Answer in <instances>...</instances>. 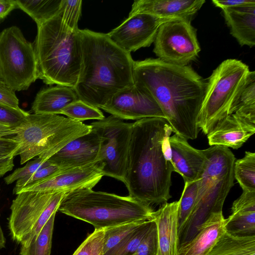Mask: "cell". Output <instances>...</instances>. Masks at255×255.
<instances>
[{
  "label": "cell",
  "instance_id": "34",
  "mask_svg": "<svg viewBox=\"0 0 255 255\" xmlns=\"http://www.w3.org/2000/svg\"><path fill=\"white\" fill-rule=\"evenodd\" d=\"M81 0H61L59 14L64 24L70 30L77 32L78 23L81 14Z\"/></svg>",
  "mask_w": 255,
  "mask_h": 255
},
{
  "label": "cell",
  "instance_id": "36",
  "mask_svg": "<svg viewBox=\"0 0 255 255\" xmlns=\"http://www.w3.org/2000/svg\"><path fill=\"white\" fill-rule=\"evenodd\" d=\"M60 170L57 166L51 164L24 178L17 180L13 188V194H18L23 188L40 181Z\"/></svg>",
  "mask_w": 255,
  "mask_h": 255
},
{
  "label": "cell",
  "instance_id": "27",
  "mask_svg": "<svg viewBox=\"0 0 255 255\" xmlns=\"http://www.w3.org/2000/svg\"><path fill=\"white\" fill-rule=\"evenodd\" d=\"M61 0H15L19 8L30 16L37 26L57 15Z\"/></svg>",
  "mask_w": 255,
  "mask_h": 255
},
{
  "label": "cell",
  "instance_id": "44",
  "mask_svg": "<svg viewBox=\"0 0 255 255\" xmlns=\"http://www.w3.org/2000/svg\"><path fill=\"white\" fill-rule=\"evenodd\" d=\"M13 159L12 157L0 156V178L12 170L14 167Z\"/></svg>",
  "mask_w": 255,
  "mask_h": 255
},
{
  "label": "cell",
  "instance_id": "37",
  "mask_svg": "<svg viewBox=\"0 0 255 255\" xmlns=\"http://www.w3.org/2000/svg\"><path fill=\"white\" fill-rule=\"evenodd\" d=\"M51 164L52 163L48 160H45L37 157L33 160L28 161L23 167L16 169L12 173L4 178V181L7 185L10 184Z\"/></svg>",
  "mask_w": 255,
  "mask_h": 255
},
{
  "label": "cell",
  "instance_id": "23",
  "mask_svg": "<svg viewBox=\"0 0 255 255\" xmlns=\"http://www.w3.org/2000/svg\"><path fill=\"white\" fill-rule=\"evenodd\" d=\"M231 34L241 46L255 45V4L222 9Z\"/></svg>",
  "mask_w": 255,
  "mask_h": 255
},
{
  "label": "cell",
  "instance_id": "39",
  "mask_svg": "<svg viewBox=\"0 0 255 255\" xmlns=\"http://www.w3.org/2000/svg\"><path fill=\"white\" fill-rule=\"evenodd\" d=\"M29 114L22 109L17 110L0 104V124L10 128L14 127Z\"/></svg>",
  "mask_w": 255,
  "mask_h": 255
},
{
  "label": "cell",
  "instance_id": "14",
  "mask_svg": "<svg viewBox=\"0 0 255 255\" xmlns=\"http://www.w3.org/2000/svg\"><path fill=\"white\" fill-rule=\"evenodd\" d=\"M174 20L176 19L137 13L128 16L121 24L107 34L118 46L130 53L150 46L154 41L160 26Z\"/></svg>",
  "mask_w": 255,
  "mask_h": 255
},
{
  "label": "cell",
  "instance_id": "29",
  "mask_svg": "<svg viewBox=\"0 0 255 255\" xmlns=\"http://www.w3.org/2000/svg\"><path fill=\"white\" fill-rule=\"evenodd\" d=\"M153 221H144L138 225L122 241L104 255H131L137 248L149 232Z\"/></svg>",
  "mask_w": 255,
  "mask_h": 255
},
{
  "label": "cell",
  "instance_id": "10",
  "mask_svg": "<svg viewBox=\"0 0 255 255\" xmlns=\"http://www.w3.org/2000/svg\"><path fill=\"white\" fill-rule=\"evenodd\" d=\"M37 79L33 43L17 26L5 28L0 33V80L15 92L28 89Z\"/></svg>",
  "mask_w": 255,
  "mask_h": 255
},
{
  "label": "cell",
  "instance_id": "8",
  "mask_svg": "<svg viewBox=\"0 0 255 255\" xmlns=\"http://www.w3.org/2000/svg\"><path fill=\"white\" fill-rule=\"evenodd\" d=\"M250 70L248 65L235 59L223 61L206 82L204 99L197 118V126L208 134L228 115Z\"/></svg>",
  "mask_w": 255,
  "mask_h": 255
},
{
  "label": "cell",
  "instance_id": "5",
  "mask_svg": "<svg viewBox=\"0 0 255 255\" xmlns=\"http://www.w3.org/2000/svg\"><path fill=\"white\" fill-rule=\"evenodd\" d=\"M58 211L92 225L95 230L150 220L154 211L150 205L129 195L122 196L90 188L66 193Z\"/></svg>",
  "mask_w": 255,
  "mask_h": 255
},
{
  "label": "cell",
  "instance_id": "32",
  "mask_svg": "<svg viewBox=\"0 0 255 255\" xmlns=\"http://www.w3.org/2000/svg\"><path fill=\"white\" fill-rule=\"evenodd\" d=\"M198 192V179L185 182L178 208V233L190 215L194 208Z\"/></svg>",
  "mask_w": 255,
  "mask_h": 255
},
{
  "label": "cell",
  "instance_id": "9",
  "mask_svg": "<svg viewBox=\"0 0 255 255\" xmlns=\"http://www.w3.org/2000/svg\"><path fill=\"white\" fill-rule=\"evenodd\" d=\"M65 193L24 191L16 194L10 207L8 228L12 240L26 248L37 238L56 213Z\"/></svg>",
  "mask_w": 255,
  "mask_h": 255
},
{
  "label": "cell",
  "instance_id": "45",
  "mask_svg": "<svg viewBox=\"0 0 255 255\" xmlns=\"http://www.w3.org/2000/svg\"><path fill=\"white\" fill-rule=\"evenodd\" d=\"M5 243L6 240L0 226V249L4 248L5 247Z\"/></svg>",
  "mask_w": 255,
  "mask_h": 255
},
{
  "label": "cell",
  "instance_id": "28",
  "mask_svg": "<svg viewBox=\"0 0 255 255\" xmlns=\"http://www.w3.org/2000/svg\"><path fill=\"white\" fill-rule=\"evenodd\" d=\"M234 172L243 191H255V153L246 151L244 157L236 160Z\"/></svg>",
  "mask_w": 255,
  "mask_h": 255
},
{
  "label": "cell",
  "instance_id": "31",
  "mask_svg": "<svg viewBox=\"0 0 255 255\" xmlns=\"http://www.w3.org/2000/svg\"><path fill=\"white\" fill-rule=\"evenodd\" d=\"M68 118L82 122L88 120H101L105 118L102 111L98 108L77 100L64 108L61 112Z\"/></svg>",
  "mask_w": 255,
  "mask_h": 255
},
{
  "label": "cell",
  "instance_id": "6",
  "mask_svg": "<svg viewBox=\"0 0 255 255\" xmlns=\"http://www.w3.org/2000/svg\"><path fill=\"white\" fill-rule=\"evenodd\" d=\"M206 161L198 178V192L192 211L178 233V246L191 240L199 226L213 213L221 212L234 181L236 158L229 148L211 146L203 149Z\"/></svg>",
  "mask_w": 255,
  "mask_h": 255
},
{
  "label": "cell",
  "instance_id": "24",
  "mask_svg": "<svg viewBox=\"0 0 255 255\" xmlns=\"http://www.w3.org/2000/svg\"><path fill=\"white\" fill-rule=\"evenodd\" d=\"M78 100L72 88L56 85L40 90L32 104L34 114L59 115L71 103Z\"/></svg>",
  "mask_w": 255,
  "mask_h": 255
},
{
  "label": "cell",
  "instance_id": "11",
  "mask_svg": "<svg viewBox=\"0 0 255 255\" xmlns=\"http://www.w3.org/2000/svg\"><path fill=\"white\" fill-rule=\"evenodd\" d=\"M90 125L100 137L98 162L104 176L125 183L132 123L111 115Z\"/></svg>",
  "mask_w": 255,
  "mask_h": 255
},
{
  "label": "cell",
  "instance_id": "22",
  "mask_svg": "<svg viewBox=\"0 0 255 255\" xmlns=\"http://www.w3.org/2000/svg\"><path fill=\"white\" fill-rule=\"evenodd\" d=\"M231 214L225 219V229L239 236L255 235V191H243L234 201Z\"/></svg>",
  "mask_w": 255,
  "mask_h": 255
},
{
  "label": "cell",
  "instance_id": "15",
  "mask_svg": "<svg viewBox=\"0 0 255 255\" xmlns=\"http://www.w3.org/2000/svg\"><path fill=\"white\" fill-rule=\"evenodd\" d=\"M103 176L99 162L97 161L83 166L60 169L46 178L24 187L20 192L33 191L67 193L81 189H92Z\"/></svg>",
  "mask_w": 255,
  "mask_h": 255
},
{
  "label": "cell",
  "instance_id": "19",
  "mask_svg": "<svg viewBox=\"0 0 255 255\" xmlns=\"http://www.w3.org/2000/svg\"><path fill=\"white\" fill-rule=\"evenodd\" d=\"M179 205V200L167 202L152 214L157 229V255H178Z\"/></svg>",
  "mask_w": 255,
  "mask_h": 255
},
{
  "label": "cell",
  "instance_id": "2",
  "mask_svg": "<svg viewBox=\"0 0 255 255\" xmlns=\"http://www.w3.org/2000/svg\"><path fill=\"white\" fill-rule=\"evenodd\" d=\"M172 128L162 118H147L132 123L124 184L128 195L149 205L171 198L174 171L169 138Z\"/></svg>",
  "mask_w": 255,
  "mask_h": 255
},
{
  "label": "cell",
  "instance_id": "17",
  "mask_svg": "<svg viewBox=\"0 0 255 255\" xmlns=\"http://www.w3.org/2000/svg\"><path fill=\"white\" fill-rule=\"evenodd\" d=\"M205 2V0H136L128 16L146 13L170 19H192Z\"/></svg>",
  "mask_w": 255,
  "mask_h": 255
},
{
  "label": "cell",
  "instance_id": "4",
  "mask_svg": "<svg viewBox=\"0 0 255 255\" xmlns=\"http://www.w3.org/2000/svg\"><path fill=\"white\" fill-rule=\"evenodd\" d=\"M33 45L38 79L47 85L75 87L82 62L81 37L63 23L58 13L37 26Z\"/></svg>",
  "mask_w": 255,
  "mask_h": 255
},
{
  "label": "cell",
  "instance_id": "42",
  "mask_svg": "<svg viewBox=\"0 0 255 255\" xmlns=\"http://www.w3.org/2000/svg\"><path fill=\"white\" fill-rule=\"evenodd\" d=\"M213 4L221 9L255 4V0H213Z\"/></svg>",
  "mask_w": 255,
  "mask_h": 255
},
{
  "label": "cell",
  "instance_id": "1",
  "mask_svg": "<svg viewBox=\"0 0 255 255\" xmlns=\"http://www.w3.org/2000/svg\"><path fill=\"white\" fill-rule=\"evenodd\" d=\"M133 77L134 83L157 103L173 132L187 140L197 137V121L206 82L195 71L188 66L147 58L134 61Z\"/></svg>",
  "mask_w": 255,
  "mask_h": 255
},
{
  "label": "cell",
  "instance_id": "20",
  "mask_svg": "<svg viewBox=\"0 0 255 255\" xmlns=\"http://www.w3.org/2000/svg\"><path fill=\"white\" fill-rule=\"evenodd\" d=\"M255 132V124L232 114L219 123L208 134L210 145L237 149Z\"/></svg>",
  "mask_w": 255,
  "mask_h": 255
},
{
  "label": "cell",
  "instance_id": "13",
  "mask_svg": "<svg viewBox=\"0 0 255 255\" xmlns=\"http://www.w3.org/2000/svg\"><path fill=\"white\" fill-rule=\"evenodd\" d=\"M101 109L123 120L137 121L147 118L166 119L152 96L135 83L116 93Z\"/></svg>",
  "mask_w": 255,
  "mask_h": 255
},
{
  "label": "cell",
  "instance_id": "43",
  "mask_svg": "<svg viewBox=\"0 0 255 255\" xmlns=\"http://www.w3.org/2000/svg\"><path fill=\"white\" fill-rule=\"evenodd\" d=\"M16 8L15 0H0V22Z\"/></svg>",
  "mask_w": 255,
  "mask_h": 255
},
{
  "label": "cell",
  "instance_id": "30",
  "mask_svg": "<svg viewBox=\"0 0 255 255\" xmlns=\"http://www.w3.org/2000/svg\"><path fill=\"white\" fill-rule=\"evenodd\" d=\"M56 213L51 216L31 245L26 248H20V255H50Z\"/></svg>",
  "mask_w": 255,
  "mask_h": 255
},
{
  "label": "cell",
  "instance_id": "18",
  "mask_svg": "<svg viewBox=\"0 0 255 255\" xmlns=\"http://www.w3.org/2000/svg\"><path fill=\"white\" fill-rule=\"evenodd\" d=\"M169 142L174 171L181 175L184 182L197 179L206 161L202 150L193 147L187 139L175 133L170 136Z\"/></svg>",
  "mask_w": 255,
  "mask_h": 255
},
{
  "label": "cell",
  "instance_id": "16",
  "mask_svg": "<svg viewBox=\"0 0 255 255\" xmlns=\"http://www.w3.org/2000/svg\"><path fill=\"white\" fill-rule=\"evenodd\" d=\"M100 147V137L92 128L68 142L48 160L60 169L83 166L98 161Z\"/></svg>",
  "mask_w": 255,
  "mask_h": 255
},
{
  "label": "cell",
  "instance_id": "46",
  "mask_svg": "<svg viewBox=\"0 0 255 255\" xmlns=\"http://www.w3.org/2000/svg\"><path fill=\"white\" fill-rule=\"evenodd\" d=\"M9 128L0 124V137L6 136L7 130Z\"/></svg>",
  "mask_w": 255,
  "mask_h": 255
},
{
  "label": "cell",
  "instance_id": "21",
  "mask_svg": "<svg viewBox=\"0 0 255 255\" xmlns=\"http://www.w3.org/2000/svg\"><path fill=\"white\" fill-rule=\"evenodd\" d=\"M225 231L223 212L212 214L191 240L178 246V255H208Z\"/></svg>",
  "mask_w": 255,
  "mask_h": 255
},
{
  "label": "cell",
  "instance_id": "3",
  "mask_svg": "<svg viewBox=\"0 0 255 255\" xmlns=\"http://www.w3.org/2000/svg\"><path fill=\"white\" fill-rule=\"evenodd\" d=\"M82 62L73 88L78 99L101 109L117 92L134 84L131 54L108 34L79 29Z\"/></svg>",
  "mask_w": 255,
  "mask_h": 255
},
{
  "label": "cell",
  "instance_id": "41",
  "mask_svg": "<svg viewBox=\"0 0 255 255\" xmlns=\"http://www.w3.org/2000/svg\"><path fill=\"white\" fill-rule=\"evenodd\" d=\"M18 143L11 136L0 137V156H15Z\"/></svg>",
  "mask_w": 255,
  "mask_h": 255
},
{
  "label": "cell",
  "instance_id": "7",
  "mask_svg": "<svg viewBox=\"0 0 255 255\" xmlns=\"http://www.w3.org/2000/svg\"><path fill=\"white\" fill-rule=\"evenodd\" d=\"M92 130L91 125L58 115L29 114L9 135L18 143L22 164L37 157L47 160L72 140Z\"/></svg>",
  "mask_w": 255,
  "mask_h": 255
},
{
  "label": "cell",
  "instance_id": "26",
  "mask_svg": "<svg viewBox=\"0 0 255 255\" xmlns=\"http://www.w3.org/2000/svg\"><path fill=\"white\" fill-rule=\"evenodd\" d=\"M232 114L255 124V71H250L244 85L232 106L230 115Z\"/></svg>",
  "mask_w": 255,
  "mask_h": 255
},
{
  "label": "cell",
  "instance_id": "33",
  "mask_svg": "<svg viewBox=\"0 0 255 255\" xmlns=\"http://www.w3.org/2000/svg\"><path fill=\"white\" fill-rule=\"evenodd\" d=\"M144 222H132L104 229V254L115 247L138 225Z\"/></svg>",
  "mask_w": 255,
  "mask_h": 255
},
{
  "label": "cell",
  "instance_id": "38",
  "mask_svg": "<svg viewBox=\"0 0 255 255\" xmlns=\"http://www.w3.org/2000/svg\"><path fill=\"white\" fill-rule=\"evenodd\" d=\"M158 251L157 229L153 221L147 234L131 255H157Z\"/></svg>",
  "mask_w": 255,
  "mask_h": 255
},
{
  "label": "cell",
  "instance_id": "12",
  "mask_svg": "<svg viewBox=\"0 0 255 255\" xmlns=\"http://www.w3.org/2000/svg\"><path fill=\"white\" fill-rule=\"evenodd\" d=\"M191 19L171 20L162 24L157 31L153 52L160 60L187 66L195 60L201 49Z\"/></svg>",
  "mask_w": 255,
  "mask_h": 255
},
{
  "label": "cell",
  "instance_id": "35",
  "mask_svg": "<svg viewBox=\"0 0 255 255\" xmlns=\"http://www.w3.org/2000/svg\"><path fill=\"white\" fill-rule=\"evenodd\" d=\"M104 229L95 230L72 255H104Z\"/></svg>",
  "mask_w": 255,
  "mask_h": 255
},
{
  "label": "cell",
  "instance_id": "40",
  "mask_svg": "<svg viewBox=\"0 0 255 255\" xmlns=\"http://www.w3.org/2000/svg\"><path fill=\"white\" fill-rule=\"evenodd\" d=\"M0 104L5 107L20 110L19 101L15 92L0 80Z\"/></svg>",
  "mask_w": 255,
  "mask_h": 255
},
{
  "label": "cell",
  "instance_id": "25",
  "mask_svg": "<svg viewBox=\"0 0 255 255\" xmlns=\"http://www.w3.org/2000/svg\"><path fill=\"white\" fill-rule=\"evenodd\" d=\"M208 255H255V235L239 236L225 231Z\"/></svg>",
  "mask_w": 255,
  "mask_h": 255
}]
</instances>
